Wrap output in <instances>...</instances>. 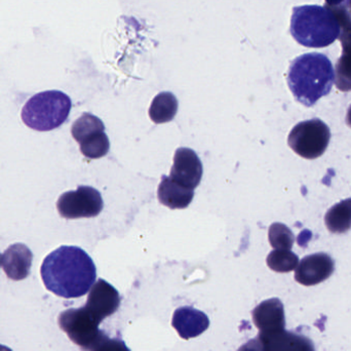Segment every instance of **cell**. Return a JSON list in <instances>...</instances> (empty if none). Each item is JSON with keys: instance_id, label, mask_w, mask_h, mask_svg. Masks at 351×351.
Returning a JSON list of instances; mask_svg holds the SVG:
<instances>
[{"instance_id": "cell-8", "label": "cell", "mask_w": 351, "mask_h": 351, "mask_svg": "<svg viewBox=\"0 0 351 351\" xmlns=\"http://www.w3.org/2000/svg\"><path fill=\"white\" fill-rule=\"evenodd\" d=\"M335 271V262L326 253L306 256L299 262L295 280L305 287L315 286L327 280Z\"/></svg>"}, {"instance_id": "cell-23", "label": "cell", "mask_w": 351, "mask_h": 351, "mask_svg": "<svg viewBox=\"0 0 351 351\" xmlns=\"http://www.w3.org/2000/svg\"><path fill=\"white\" fill-rule=\"evenodd\" d=\"M94 351H131L125 346V342L119 338H109L108 336L104 338L100 343L97 346Z\"/></svg>"}, {"instance_id": "cell-20", "label": "cell", "mask_w": 351, "mask_h": 351, "mask_svg": "<svg viewBox=\"0 0 351 351\" xmlns=\"http://www.w3.org/2000/svg\"><path fill=\"white\" fill-rule=\"evenodd\" d=\"M99 131H105L104 123H102L100 119L90 114V113H84L73 123L71 129L72 136L77 142L84 139L86 136Z\"/></svg>"}, {"instance_id": "cell-14", "label": "cell", "mask_w": 351, "mask_h": 351, "mask_svg": "<svg viewBox=\"0 0 351 351\" xmlns=\"http://www.w3.org/2000/svg\"><path fill=\"white\" fill-rule=\"evenodd\" d=\"M32 259V252L27 245L14 243L4 251L1 266L8 278L23 280L30 274Z\"/></svg>"}, {"instance_id": "cell-26", "label": "cell", "mask_w": 351, "mask_h": 351, "mask_svg": "<svg viewBox=\"0 0 351 351\" xmlns=\"http://www.w3.org/2000/svg\"><path fill=\"white\" fill-rule=\"evenodd\" d=\"M346 123L351 128V105L348 108V115H346Z\"/></svg>"}, {"instance_id": "cell-4", "label": "cell", "mask_w": 351, "mask_h": 351, "mask_svg": "<svg viewBox=\"0 0 351 351\" xmlns=\"http://www.w3.org/2000/svg\"><path fill=\"white\" fill-rule=\"evenodd\" d=\"M71 106L67 95L60 90H47L29 99L21 117L27 127L35 131H53L67 121Z\"/></svg>"}, {"instance_id": "cell-29", "label": "cell", "mask_w": 351, "mask_h": 351, "mask_svg": "<svg viewBox=\"0 0 351 351\" xmlns=\"http://www.w3.org/2000/svg\"><path fill=\"white\" fill-rule=\"evenodd\" d=\"M0 265H1V255H0Z\"/></svg>"}, {"instance_id": "cell-24", "label": "cell", "mask_w": 351, "mask_h": 351, "mask_svg": "<svg viewBox=\"0 0 351 351\" xmlns=\"http://www.w3.org/2000/svg\"><path fill=\"white\" fill-rule=\"evenodd\" d=\"M237 351H266L264 350L263 346H262L260 340L258 337L256 339L250 340L247 343L243 344L241 348Z\"/></svg>"}, {"instance_id": "cell-6", "label": "cell", "mask_w": 351, "mask_h": 351, "mask_svg": "<svg viewBox=\"0 0 351 351\" xmlns=\"http://www.w3.org/2000/svg\"><path fill=\"white\" fill-rule=\"evenodd\" d=\"M330 140L329 127L321 119H313L295 125L289 135L288 143L301 158L315 160L325 154Z\"/></svg>"}, {"instance_id": "cell-21", "label": "cell", "mask_w": 351, "mask_h": 351, "mask_svg": "<svg viewBox=\"0 0 351 351\" xmlns=\"http://www.w3.org/2000/svg\"><path fill=\"white\" fill-rule=\"evenodd\" d=\"M270 245L274 250H291L294 245L295 237L292 231L282 223H274L270 226Z\"/></svg>"}, {"instance_id": "cell-10", "label": "cell", "mask_w": 351, "mask_h": 351, "mask_svg": "<svg viewBox=\"0 0 351 351\" xmlns=\"http://www.w3.org/2000/svg\"><path fill=\"white\" fill-rule=\"evenodd\" d=\"M170 177L190 189L197 187L202 177V164L197 154L190 148H179L175 154Z\"/></svg>"}, {"instance_id": "cell-17", "label": "cell", "mask_w": 351, "mask_h": 351, "mask_svg": "<svg viewBox=\"0 0 351 351\" xmlns=\"http://www.w3.org/2000/svg\"><path fill=\"white\" fill-rule=\"evenodd\" d=\"M178 110L177 98L170 92L158 94L152 101L149 117L154 123H166L173 121Z\"/></svg>"}, {"instance_id": "cell-3", "label": "cell", "mask_w": 351, "mask_h": 351, "mask_svg": "<svg viewBox=\"0 0 351 351\" xmlns=\"http://www.w3.org/2000/svg\"><path fill=\"white\" fill-rule=\"evenodd\" d=\"M291 33L300 45L322 49L339 38L341 26L329 6L303 5L293 10Z\"/></svg>"}, {"instance_id": "cell-27", "label": "cell", "mask_w": 351, "mask_h": 351, "mask_svg": "<svg viewBox=\"0 0 351 351\" xmlns=\"http://www.w3.org/2000/svg\"><path fill=\"white\" fill-rule=\"evenodd\" d=\"M0 351H12L10 348H6V346H0Z\"/></svg>"}, {"instance_id": "cell-19", "label": "cell", "mask_w": 351, "mask_h": 351, "mask_svg": "<svg viewBox=\"0 0 351 351\" xmlns=\"http://www.w3.org/2000/svg\"><path fill=\"white\" fill-rule=\"evenodd\" d=\"M268 267L280 274H287L296 269L299 264V258L291 250H274L268 255Z\"/></svg>"}, {"instance_id": "cell-2", "label": "cell", "mask_w": 351, "mask_h": 351, "mask_svg": "<svg viewBox=\"0 0 351 351\" xmlns=\"http://www.w3.org/2000/svg\"><path fill=\"white\" fill-rule=\"evenodd\" d=\"M334 82L333 64L323 53H305L291 64L289 86L296 100L304 106H313L319 99L330 94Z\"/></svg>"}, {"instance_id": "cell-9", "label": "cell", "mask_w": 351, "mask_h": 351, "mask_svg": "<svg viewBox=\"0 0 351 351\" xmlns=\"http://www.w3.org/2000/svg\"><path fill=\"white\" fill-rule=\"evenodd\" d=\"M121 305V296L112 285L104 280L95 282L88 293L86 308L98 322L117 313Z\"/></svg>"}, {"instance_id": "cell-11", "label": "cell", "mask_w": 351, "mask_h": 351, "mask_svg": "<svg viewBox=\"0 0 351 351\" xmlns=\"http://www.w3.org/2000/svg\"><path fill=\"white\" fill-rule=\"evenodd\" d=\"M253 321L259 333H272L286 329L284 304L278 298L260 303L253 311Z\"/></svg>"}, {"instance_id": "cell-28", "label": "cell", "mask_w": 351, "mask_h": 351, "mask_svg": "<svg viewBox=\"0 0 351 351\" xmlns=\"http://www.w3.org/2000/svg\"><path fill=\"white\" fill-rule=\"evenodd\" d=\"M344 3L350 4V5H351V0H346V2H344Z\"/></svg>"}, {"instance_id": "cell-15", "label": "cell", "mask_w": 351, "mask_h": 351, "mask_svg": "<svg viewBox=\"0 0 351 351\" xmlns=\"http://www.w3.org/2000/svg\"><path fill=\"white\" fill-rule=\"evenodd\" d=\"M193 190L177 183L168 176H164L158 187V199L160 204L173 210L185 208L193 199Z\"/></svg>"}, {"instance_id": "cell-16", "label": "cell", "mask_w": 351, "mask_h": 351, "mask_svg": "<svg viewBox=\"0 0 351 351\" xmlns=\"http://www.w3.org/2000/svg\"><path fill=\"white\" fill-rule=\"evenodd\" d=\"M325 223L332 233L342 234L348 232L351 228V198L334 204L326 213Z\"/></svg>"}, {"instance_id": "cell-1", "label": "cell", "mask_w": 351, "mask_h": 351, "mask_svg": "<svg viewBox=\"0 0 351 351\" xmlns=\"http://www.w3.org/2000/svg\"><path fill=\"white\" fill-rule=\"evenodd\" d=\"M41 278L47 290L66 299L86 295L96 282L92 258L78 247L62 245L43 260Z\"/></svg>"}, {"instance_id": "cell-18", "label": "cell", "mask_w": 351, "mask_h": 351, "mask_svg": "<svg viewBox=\"0 0 351 351\" xmlns=\"http://www.w3.org/2000/svg\"><path fill=\"white\" fill-rule=\"evenodd\" d=\"M78 143H80L82 154L90 160L103 158L108 154L110 148V143L105 131L90 134L80 140Z\"/></svg>"}, {"instance_id": "cell-22", "label": "cell", "mask_w": 351, "mask_h": 351, "mask_svg": "<svg viewBox=\"0 0 351 351\" xmlns=\"http://www.w3.org/2000/svg\"><path fill=\"white\" fill-rule=\"evenodd\" d=\"M336 86L341 92L351 90V56L342 53L336 65Z\"/></svg>"}, {"instance_id": "cell-7", "label": "cell", "mask_w": 351, "mask_h": 351, "mask_svg": "<svg viewBox=\"0 0 351 351\" xmlns=\"http://www.w3.org/2000/svg\"><path fill=\"white\" fill-rule=\"evenodd\" d=\"M57 208L60 216L65 219L92 218L102 210V196L95 188L80 186L74 191L62 194L58 199Z\"/></svg>"}, {"instance_id": "cell-13", "label": "cell", "mask_w": 351, "mask_h": 351, "mask_svg": "<svg viewBox=\"0 0 351 351\" xmlns=\"http://www.w3.org/2000/svg\"><path fill=\"white\" fill-rule=\"evenodd\" d=\"M172 325L180 337L188 340L206 332L210 326V319L202 311L193 307L184 306L175 311Z\"/></svg>"}, {"instance_id": "cell-12", "label": "cell", "mask_w": 351, "mask_h": 351, "mask_svg": "<svg viewBox=\"0 0 351 351\" xmlns=\"http://www.w3.org/2000/svg\"><path fill=\"white\" fill-rule=\"evenodd\" d=\"M258 339L266 351H315L311 339L286 329L272 333H259Z\"/></svg>"}, {"instance_id": "cell-5", "label": "cell", "mask_w": 351, "mask_h": 351, "mask_svg": "<svg viewBox=\"0 0 351 351\" xmlns=\"http://www.w3.org/2000/svg\"><path fill=\"white\" fill-rule=\"evenodd\" d=\"M100 322L86 308H71L63 311L59 317V326L69 339L84 351H94L106 337L104 331L99 329Z\"/></svg>"}, {"instance_id": "cell-25", "label": "cell", "mask_w": 351, "mask_h": 351, "mask_svg": "<svg viewBox=\"0 0 351 351\" xmlns=\"http://www.w3.org/2000/svg\"><path fill=\"white\" fill-rule=\"evenodd\" d=\"M344 2H346V0H326V3H327L326 5L331 8H335L342 5Z\"/></svg>"}]
</instances>
